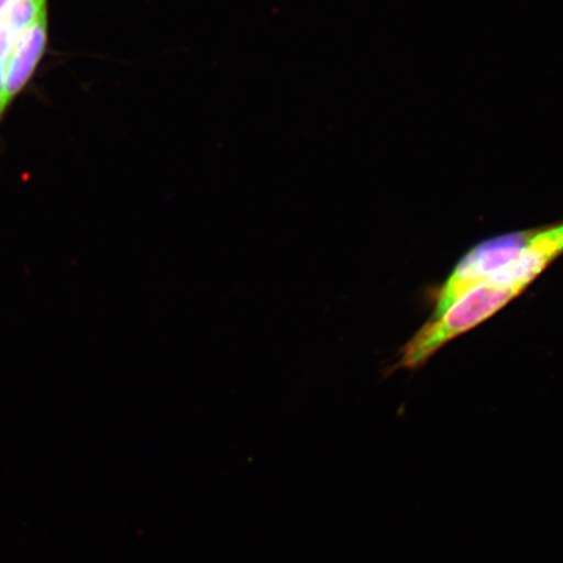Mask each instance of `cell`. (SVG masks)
I'll list each match as a JSON object with an SVG mask.
<instances>
[{
	"label": "cell",
	"mask_w": 563,
	"mask_h": 563,
	"mask_svg": "<svg viewBox=\"0 0 563 563\" xmlns=\"http://www.w3.org/2000/svg\"><path fill=\"white\" fill-rule=\"evenodd\" d=\"M533 230L490 239L471 250L457 263L452 276L440 288L432 317H438L475 287L481 286L492 274L512 262L525 249Z\"/></svg>",
	"instance_id": "1"
},
{
	"label": "cell",
	"mask_w": 563,
	"mask_h": 563,
	"mask_svg": "<svg viewBox=\"0 0 563 563\" xmlns=\"http://www.w3.org/2000/svg\"><path fill=\"white\" fill-rule=\"evenodd\" d=\"M4 65H2V63H0V121H2V118H3V114H4V111L7 109V106H9V102H7V98H5V86H4V80H5V74H4Z\"/></svg>",
	"instance_id": "5"
},
{
	"label": "cell",
	"mask_w": 563,
	"mask_h": 563,
	"mask_svg": "<svg viewBox=\"0 0 563 563\" xmlns=\"http://www.w3.org/2000/svg\"><path fill=\"white\" fill-rule=\"evenodd\" d=\"M563 253V222L541 231L533 230L522 252L485 280L517 298L531 282Z\"/></svg>",
	"instance_id": "2"
},
{
	"label": "cell",
	"mask_w": 563,
	"mask_h": 563,
	"mask_svg": "<svg viewBox=\"0 0 563 563\" xmlns=\"http://www.w3.org/2000/svg\"><path fill=\"white\" fill-rule=\"evenodd\" d=\"M47 44V10L26 27L25 32L13 45L7 58L5 74V98L9 104L31 80L35 68L44 56Z\"/></svg>",
	"instance_id": "3"
},
{
	"label": "cell",
	"mask_w": 563,
	"mask_h": 563,
	"mask_svg": "<svg viewBox=\"0 0 563 563\" xmlns=\"http://www.w3.org/2000/svg\"><path fill=\"white\" fill-rule=\"evenodd\" d=\"M13 2H15V0H0V18L4 15L5 11L10 9Z\"/></svg>",
	"instance_id": "6"
},
{
	"label": "cell",
	"mask_w": 563,
	"mask_h": 563,
	"mask_svg": "<svg viewBox=\"0 0 563 563\" xmlns=\"http://www.w3.org/2000/svg\"><path fill=\"white\" fill-rule=\"evenodd\" d=\"M46 0H15L0 18V63L5 66L13 45L42 12Z\"/></svg>",
	"instance_id": "4"
}]
</instances>
